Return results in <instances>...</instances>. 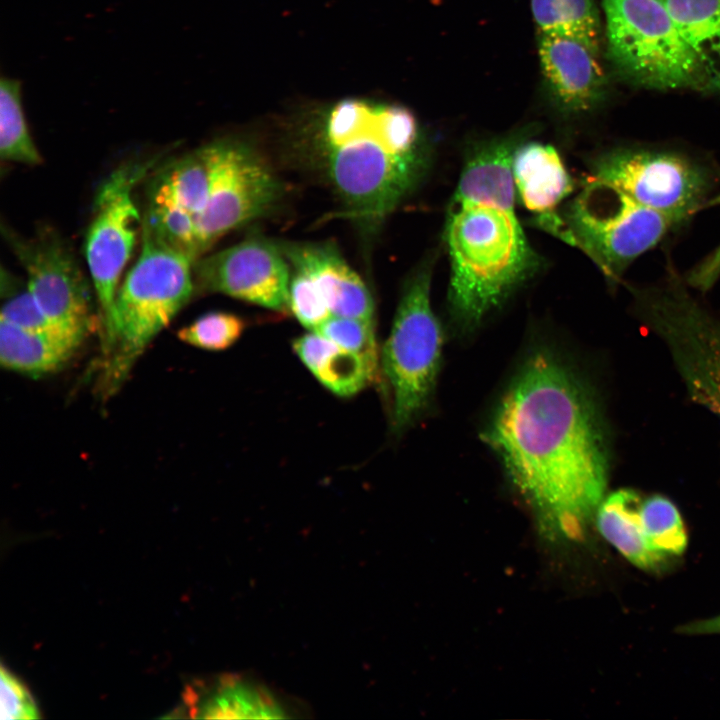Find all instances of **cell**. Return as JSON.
Wrapping results in <instances>:
<instances>
[{"instance_id": "obj_1", "label": "cell", "mask_w": 720, "mask_h": 720, "mask_svg": "<svg viewBox=\"0 0 720 720\" xmlns=\"http://www.w3.org/2000/svg\"><path fill=\"white\" fill-rule=\"evenodd\" d=\"M515 488L552 542L581 539L606 496L608 458L589 394L558 360L532 356L486 432Z\"/></svg>"}, {"instance_id": "obj_2", "label": "cell", "mask_w": 720, "mask_h": 720, "mask_svg": "<svg viewBox=\"0 0 720 720\" xmlns=\"http://www.w3.org/2000/svg\"><path fill=\"white\" fill-rule=\"evenodd\" d=\"M521 135L496 138L468 154L445 220L452 314L472 328L539 269L516 211L512 161Z\"/></svg>"}, {"instance_id": "obj_3", "label": "cell", "mask_w": 720, "mask_h": 720, "mask_svg": "<svg viewBox=\"0 0 720 720\" xmlns=\"http://www.w3.org/2000/svg\"><path fill=\"white\" fill-rule=\"evenodd\" d=\"M194 262L142 226L141 251L118 288L111 329L105 337V376L111 388L189 301Z\"/></svg>"}, {"instance_id": "obj_4", "label": "cell", "mask_w": 720, "mask_h": 720, "mask_svg": "<svg viewBox=\"0 0 720 720\" xmlns=\"http://www.w3.org/2000/svg\"><path fill=\"white\" fill-rule=\"evenodd\" d=\"M627 288L634 316L663 341L691 399L720 422V318L673 269L656 284Z\"/></svg>"}, {"instance_id": "obj_5", "label": "cell", "mask_w": 720, "mask_h": 720, "mask_svg": "<svg viewBox=\"0 0 720 720\" xmlns=\"http://www.w3.org/2000/svg\"><path fill=\"white\" fill-rule=\"evenodd\" d=\"M607 57L631 82L710 90L706 72L660 0H601Z\"/></svg>"}, {"instance_id": "obj_6", "label": "cell", "mask_w": 720, "mask_h": 720, "mask_svg": "<svg viewBox=\"0 0 720 720\" xmlns=\"http://www.w3.org/2000/svg\"><path fill=\"white\" fill-rule=\"evenodd\" d=\"M567 243L580 249L611 283L678 226L629 197L617 186L588 175L561 214Z\"/></svg>"}, {"instance_id": "obj_7", "label": "cell", "mask_w": 720, "mask_h": 720, "mask_svg": "<svg viewBox=\"0 0 720 720\" xmlns=\"http://www.w3.org/2000/svg\"><path fill=\"white\" fill-rule=\"evenodd\" d=\"M589 175L617 186L637 203L678 227L707 206L716 183L710 166L671 149L620 146L597 155Z\"/></svg>"}, {"instance_id": "obj_8", "label": "cell", "mask_w": 720, "mask_h": 720, "mask_svg": "<svg viewBox=\"0 0 720 720\" xmlns=\"http://www.w3.org/2000/svg\"><path fill=\"white\" fill-rule=\"evenodd\" d=\"M431 273L430 264H423L406 282L381 353L397 430L423 409L438 370L442 331L430 304Z\"/></svg>"}, {"instance_id": "obj_9", "label": "cell", "mask_w": 720, "mask_h": 720, "mask_svg": "<svg viewBox=\"0 0 720 720\" xmlns=\"http://www.w3.org/2000/svg\"><path fill=\"white\" fill-rule=\"evenodd\" d=\"M427 147L390 150L371 138L331 147L329 174L347 206V214L363 223H380L424 175Z\"/></svg>"}, {"instance_id": "obj_10", "label": "cell", "mask_w": 720, "mask_h": 720, "mask_svg": "<svg viewBox=\"0 0 720 720\" xmlns=\"http://www.w3.org/2000/svg\"><path fill=\"white\" fill-rule=\"evenodd\" d=\"M154 162L151 159L122 164L104 179L95 196L84 253L104 338L111 329L119 279L132 254L140 224L133 191Z\"/></svg>"}, {"instance_id": "obj_11", "label": "cell", "mask_w": 720, "mask_h": 720, "mask_svg": "<svg viewBox=\"0 0 720 720\" xmlns=\"http://www.w3.org/2000/svg\"><path fill=\"white\" fill-rule=\"evenodd\" d=\"M209 147L210 193L204 211L196 219L203 253L230 230L267 213L282 194L271 169L246 144L221 140Z\"/></svg>"}, {"instance_id": "obj_12", "label": "cell", "mask_w": 720, "mask_h": 720, "mask_svg": "<svg viewBox=\"0 0 720 720\" xmlns=\"http://www.w3.org/2000/svg\"><path fill=\"white\" fill-rule=\"evenodd\" d=\"M3 234L24 267L28 288L44 314L56 325L86 336L93 320L89 288L71 249L56 232L24 238Z\"/></svg>"}, {"instance_id": "obj_13", "label": "cell", "mask_w": 720, "mask_h": 720, "mask_svg": "<svg viewBox=\"0 0 720 720\" xmlns=\"http://www.w3.org/2000/svg\"><path fill=\"white\" fill-rule=\"evenodd\" d=\"M279 246L259 238L236 245L193 264L198 287L223 293L271 310L288 307L289 268Z\"/></svg>"}, {"instance_id": "obj_14", "label": "cell", "mask_w": 720, "mask_h": 720, "mask_svg": "<svg viewBox=\"0 0 720 720\" xmlns=\"http://www.w3.org/2000/svg\"><path fill=\"white\" fill-rule=\"evenodd\" d=\"M600 50L580 38L538 33V56L545 91L562 113L581 114L598 106L606 93Z\"/></svg>"}, {"instance_id": "obj_15", "label": "cell", "mask_w": 720, "mask_h": 720, "mask_svg": "<svg viewBox=\"0 0 720 720\" xmlns=\"http://www.w3.org/2000/svg\"><path fill=\"white\" fill-rule=\"evenodd\" d=\"M512 175L517 200L532 214L533 224L566 242L558 209L575 185L559 152L549 144L522 141L513 156Z\"/></svg>"}, {"instance_id": "obj_16", "label": "cell", "mask_w": 720, "mask_h": 720, "mask_svg": "<svg viewBox=\"0 0 720 720\" xmlns=\"http://www.w3.org/2000/svg\"><path fill=\"white\" fill-rule=\"evenodd\" d=\"M279 248L294 269L315 281L332 315L374 321L371 294L336 248L316 243H284Z\"/></svg>"}, {"instance_id": "obj_17", "label": "cell", "mask_w": 720, "mask_h": 720, "mask_svg": "<svg viewBox=\"0 0 720 720\" xmlns=\"http://www.w3.org/2000/svg\"><path fill=\"white\" fill-rule=\"evenodd\" d=\"M185 709L201 719H281L289 710L264 685L240 675L226 674L187 688Z\"/></svg>"}, {"instance_id": "obj_18", "label": "cell", "mask_w": 720, "mask_h": 720, "mask_svg": "<svg viewBox=\"0 0 720 720\" xmlns=\"http://www.w3.org/2000/svg\"><path fill=\"white\" fill-rule=\"evenodd\" d=\"M83 339L66 333L28 331L1 320L0 360L10 370L43 376L61 368Z\"/></svg>"}, {"instance_id": "obj_19", "label": "cell", "mask_w": 720, "mask_h": 720, "mask_svg": "<svg viewBox=\"0 0 720 720\" xmlns=\"http://www.w3.org/2000/svg\"><path fill=\"white\" fill-rule=\"evenodd\" d=\"M293 349L310 372L331 392L353 395L370 383L377 370L357 353L313 332L293 342Z\"/></svg>"}, {"instance_id": "obj_20", "label": "cell", "mask_w": 720, "mask_h": 720, "mask_svg": "<svg viewBox=\"0 0 720 720\" xmlns=\"http://www.w3.org/2000/svg\"><path fill=\"white\" fill-rule=\"evenodd\" d=\"M212 158L209 144L170 161L155 174L149 203L172 206L197 217L210 193Z\"/></svg>"}, {"instance_id": "obj_21", "label": "cell", "mask_w": 720, "mask_h": 720, "mask_svg": "<svg viewBox=\"0 0 720 720\" xmlns=\"http://www.w3.org/2000/svg\"><path fill=\"white\" fill-rule=\"evenodd\" d=\"M639 496L640 492L630 488L606 494L594 522L601 536L632 565L646 572H657L665 566L642 534L637 509Z\"/></svg>"}, {"instance_id": "obj_22", "label": "cell", "mask_w": 720, "mask_h": 720, "mask_svg": "<svg viewBox=\"0 0 720 720\" xmlns=\"http://www.w3.org/2000/svg\"><path fill=\"white\" fill-rule=\"evenodd\" d=\"M700 60L710 91L720 90V0H660Z\"/></svg>"}, {"instance_id": "obj_23", "label": "cell", "mask_w": 720, "mask_h": 720, "mask_svg": "<svg viewBox=\"0 0 720 720\" xmlns=\"http://www.w3.org/2000/svg\"><path fill=\"white\" fill-rule=\"evenodd\" d=\"M637 509L642 534L649 548L666 567L687 548L688 536L680 511L663 495L641 493Z\"/></svg>"}, {"instance_id": "obj_24", "label": "cell", "mask_w": 720, "mask_h": 720, "mask_svg": "<svg viewBox=\"0 0 720 720\" xmlns=\"http://www.w3.org/2000/svg\"><path fill=\"white\" fill-rule=\"evenodd\" d=\"M538 33L570 35L601 50L603 29L594 0H530Z\"/></svg>"}, {"instance_id": "obj_25", "label": "cell", "mask_w": 720, "mask_h": 720, "mask_svg": "<svg viewBox=\"0 0 720 720\" xmlns=\"http://www.w3.org/2000/svg\"><path fill=\"white\" fill-rule=\"evenodd\" d=\"M0 156L4 161L38 165L42 158L30 135L21 100V84L0 81Z\"/></svg>"}, {"instance_id": "obj_26", "label": "cell", "mask_w": 720, "mask_h": 720, "mask_svg": "<svg viewBox=\"0 0 720 720\" xmlns=\"http://www.w3.org/2000/svg\"><path fill=\"white\" fill-rule=\"evenodd\" d=\"M142 226L160 241L194 261L203 254L196 217L185 210L149 203Z\"/></svg>"}, {"instance_id": "obj_27", "label": "cell", "mask_w": 720, "mask_h": 720, "mask_svg": "<svg viewBox=\"0 0 720 720\" xmlns=\"http://www.w3.org/2000/svg\"><path fill=\"white\" fill-rule=\"evenodd\" d=\"M1 294L4 298L1 320L28 331L66 333L84 338L52 322L37 304L27 282L23 284L20 279L4 269L1 271Z\"/></svg>"}, {"instance_id": "obj_28", "label": "cell", "mask_w": 720, "mask_h": 720, "mask_svg": "<svg viewBox=\"0 0 720 720\" xmlns=\"http://www.w3.org/2000/svg\"><path fill=\"white\" fill-rule=\"evenodd\" d=\"M245 327V321L239 316L214 311L205 313L182 327L177 336L186 344L209 351H222L240 338Z\"/></svg>"}, {"instance_id": "obj_29", "label": "cell", "mask_w": 720, "mask_h": 720, "mask_svg": "<svg viewBox=\"0 0 720 720\" xmlns=\"http://www.w3.org/2000/svg\"><path fill=\"white\" fill-rule=\"evenodd\" d=\"M313 332H316L340 347L357 353L377 370L379 353L374 321L331 315Z\"/></svg>"}, {"instance_id": "obj_30", "label": "cell", "mask_w": 720, "mask_h": 720, "mask_svg": "<svg viewBox=\"0 0 720 720\" xmlns=\"http://www.w3.org/2000/svg\"><path fill=\"white\" fill-rule=\"evenodd\" d=\"M375 107L359 100H344L331 110L327 123L330 147H340L370 138Z\"/></svg>"}, {"instance_id": "obj_31", "label": "cell", "mask_w": 720, "mask_h": 720, "mask_svg": "<svg viewBox=\"0 0 720 720\" xmlns=\"http://www.w3.org/2000/svg\"><path fill=\"white\" fill-rule=\"evenodd\" d=\"M295 272L290 280L288 307L303 326L314 331L332 314L315 281L301 270Z\"/></svg>"}, {"instance_id": "obj_32", "label": "cell", "mask_w": 720, "mask_h": 720, "mask_svg": "<svg viewBox=\"0 0 720 720\" xmlns=\"http://www.w3.org/2000/svg\"><path fill=\"white\" fill-rule=\"evenodd\" d=\"M0 718L37 719L39 710L27 687L11 671L1 666Z\"/></svg>"}, {"instance_id": "obj_33", "label": "cell", "mask_w": 720, "mask_h": 720, "mask_svg": "<svg viewBox=\"0 0 720 720\" xmlns=\"http://www.w3.org/2000/svg\"><path fill=\"white\" fill-rule=\"evenodd\" d=\"M720 204V196L710 199L707 206ZM720 278V244L711 251L702 261L695 265L686 277L690 287L700 291H707Z\"/></svg>"}, {"instance_id": "obj_34", "label": "cell", "mask_w": 720, "mask_h": 720, "mask_svg": "<svg viewBox=\"0 0 720 720\" xmlns=\"http://www.w3.org/2000/svg\"><path fill=\"white\" fill-rule=\"evenodd\" d=\"M679 632L686 635H720V614L685 624Z\"/></svg>"}]
</instances>
